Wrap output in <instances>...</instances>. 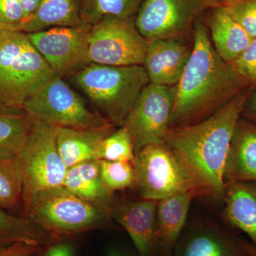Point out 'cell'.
<instances>
[{
	"instance_id": "17",
	"label": "cell",
	"mask_w": 256,
	"mask_h": 256,
	"mask_svg": "<svg viewBox=\"0 0 256 256\" xmlns=\"http://www.w3.org/2000/svg\"><path fill=\"white\" fill-rule=\"evenodd\" d=\"M198 196L196 194L188 192L158 201L156 223L160 256H173L176 242L186 225L192 202Z\"/></svg>"
},
{
	"instance_id": "3",
	"label": "cell",
	"mask_w": 256,
	"mask_h": 256,
	"mask_svg": "<svg viewBox=\"0 0 256 256\" xmlns=\"http://www.w3.org/2000/svg\"><path fill=\"white\" fill-rule=\"evenodd\" d=\"M77 87L114 126H124L149 78L142 66L88 63L70 74Z\"/></svg>"
},
{
	"instance_id": "9",
	"label": "cell",
	"mask_w": 256,
	"mask_h": 256,
	"mask_svg": "<svg viewBox=\"0 0 256 256\" xmlns=\"http://www.w3.org/2000/svg\"><path fill=\"white\" fill-rule=\"evenodd\" d=\"M148 44L134 18L106 16L90 26L88 62L116 66H142Z\"/></svg>"
},
{
	"instance_id": "18",
	"label": "cell",
	"mask_w": 256,
	"mask_h": 256,
	"mask_svg": "<svg viewBox=\"0 0 256 256\" xmlns=\"http://www.w3.org/2000/svg\"><path fill=\"white\" fill-rule=\"evenodd\" d=\"M223 200L225 220L256 246V182H226Z\"/></svg>"
},
{
	"instance_id": "21",
	"label": "cell",
	"mask_w": 256,
	"mask_h": 256,
	"mask_svg": "<svg viewBox=\"0 0 256 256\" xmlns=\"http://www.w3.org/2000/svg\"><path fill=\"white\" fill-rule=\"evenodd\" d=\"M63 186L82 200L101 206L110 208L114 202V192L102 178L100 160H88L68 168Z\"/></svg>"
},
{
	"instance_id": "11",
	"label": "cell",
	"mask_w": 256,
	"mask_h": 256,
	"mask_svg": "<svg viewBox=\"0 0 256 256\" xmlns=\"http://www.w3.org/2000/svg\"><path fill=\"white\" fill-rule=\"evenodd\" d=\"M174 98V86L150 82L144 88L124 126L132 139L136 154L144 146L164 142Z\"/></svg>"
},
{
	"instance_id": "6",
	"label": "cell",
	"mask_w": 256,
	"mask_h": 256,
	"mask_svg": "<svg viewBox=\"0 0 256 256\" xmlns=\"http://www.w3.org/2000/svg\"><path fill=\"white\" fill-rule=\"evenodd\" d=\"M134 185L140 196L160 201L180 194L210 196L206 188L164 143L150 144L132 162Z\"/></svg>"
},
{
	"instance_id": "12",
	"label": "cell",
	"mask_w": 256,
	"mask_h": 256,
	"mask_svg": "<svg viewBox=\"0 0 256 256\" xmlns=\"http://www.w3.org/2000/svg\"><path fill=\"white\" fill-rule=\"evenodd\" d=\"M90 26L82 24L26 34L32 44L54 73L63 77L88 64V48Z\"/></svg>"
},
{
	"instance_id": "10",
	"label": "cell",
	"mask_w": 256,
	"mask_h": 256,
	"mask_svg": "<svg viewBox=\"0 0 256 256\" xmlns=\"http://www.w3.org/2000/svg\"><path fill=\"white\" fill-rule=\"evenodd\" d=\"M222 4L220 0H142L134 24L148 41L180 38L202 13Z\"/></svg>"
},
{
	"instance_id": "37",
	"label": "cell",
	"mask_w": 256,
	"mask_h": 256,
	"mask_svg": "<svg viewBox=\"0 0 256 256\" xmlns=\"http://www.w3.org/2000/svg\"><path fill=\"white\" fill-rule=\"evenodd\" d=\"M252 256H256V246L255 244L252 245Z\"/></svg>"
},
{
	"instance_id": "35",
	"label": "cell",
	"mask_w": 256,
	"mask_h": 256,
	"mask_svg": "<svg viewBox=\"0 0 256 256\" xmlns=\"http://www.w3.org/2000/svg\"><path fill=\"white\" fill-rule=\"evenodd\" d=\"M247 116L252 120V124H256V90L252 92L248 100Z\"/></svg>"
},
{
	"instance_id": "4",
	"label": "cell",
	"mask_w": 256,
	"mask_h": 256,
	"mask_svg": "<svg viewBox=\"0 0 256 256\" xmlns=\"http://www.w3.org/2000/svg\"><path fill=\"white\" fill-rule=\"evenodd\" d=\"M22 216L50 234L54 240L102 228H114L110 208L82 200L64 186L35 197Z\"/></svg>"
},
{
	"instance_id": "25",
	"label": "cell",
	"mask_w": 256,
	"mask_h": 256,
	"mask_svg": "<svg viewBox=\"0 0 256 256\" xmlns=\"http://www.w3.org/2000/svg\"><path fill=\"white\" fill-rule=\"evenodd\" d=\"M142 0H80V16L92 26L106 16L136 18Z\"/></svg>"
},
{
	"instance_id": "24",
	"label": "cell",
	"mask_w": 256,
	"mask_h": 256,
	"mask_svg": "<svg viewBox=\"0 0 256 256\" xmlns=\"http://www.w3.org/2000/svg\"><path fill=\"white\" fill-rule=\"evenodd\" d=\"M54 239L36 224L23 216L10 214L0 208V248L16 242L44 247Z\"/></svg>"
},
{
	"instance_id": "16",
	"label": "cell",
	"mask_w": 256,
	"mask_h": 256,
	"mask_svg": "<svg viewBox=\"0 0 256 256\" xmlns=\"http://www.w3.org/2000/svg\"><path fill=\"white\" fill-rule=\"evenodd\" d=\"M224 182H256V124L238 121L224 168Z\"/></svg>"
},
{
	"instance_id": "15",
	"label": "cell",
	"mask_w": 256,
	"mask_h": 256,
	"mask_svg": "<svg viewBox=\"0 0 256 256\" xmlns=\"http://www.w3.org/2000/svg\"><path fill=\"white\" fill-rule=\"evenodd\" d=\"M192 48L180 38L149 41L143 67L150 82L174 86L180 82Z\"/></svg>"
},
{
	"instance_id": "22",
	"label": "cell",
	"mask_w": 256,
	"mask_h": 256,
	"mask_svg": "<svg viewBox=\"0 0 256 256\" xmlns=\"http://www.w3.org/2000/svg\"><path fill=\"white\" fill-rule=\"evenodd\" d=\"M80 0H42L36 12L24 22L18 31L33 33L58 26L82 24Z\"/></svg>"
},
{
	"instance_id": "36",
	"label": "cell",
	"mask_w": 256,
	"mask_h": 256,
	"mask_svg": "<svg viewBox=\"0 0 256 256\" xmlns=\"http://www.w3.org/2000/svg\"><path fill=\"white\" fill-rule=\"evenodd\" d=\"M106 256H129L127 254H124V252H120L118 250L116 249H110L108 250Z\"/></svg>"
},
{
	"instance_id": "5",
	"label": "cell",
	"mask_w": 256,
	"mask_h": 256,
	"mask_svg": "<svg viewBox=\"0 0 256 256\" xmlns=\"http://www.w3.org/2000/svg\"><path fill=\"white\" fill-rule=\"evenodd\" d=\"M54 74L26 33H0V110H22L26 99Z\"/></svg>"
},
{
	"instance_id": "27",
	"label": "cell",
	"mask_w": 256,
	"mask_h": 256,
	"mask_svg": "<svg viewBox=\"0 0 256 256\" xmlns=\"http://www.w3.org/2000/svg\"><path fill=\"white\" fill-rule=\"evenodd\" d=\"M98 158L110 162H132L136 158L132 139L126 127L114 131L101 142Z\"/></svg>"
},
{
	"instance_id": "39",
	"label": "cell",
	"mask_w": 256,
	"mask_h": 256,
	"mask_svg": "<svg viewBox=\"0 0 256 256\" xmlns=\"http://www.w3.org/2000/svg\"><path fill=\"white\" fill-rule=\"evenodd\" d=\"M4 30H8L5 28L4 26H3V25H2L1 24H0V33H1L2 32L4 31Z\"/></svg>"
},
{
	"instance_id": "1",
	"label": "cell",
	"mask_w": 256,
	"mask_h": 256,
	"mask_svg": "<svg viewBox=\"0 0 256 256\" xmlns=\"http://www.w3.org/2000/svg\"><path fill=\"white\" fill-rule=\"evenodd\" d=\"M252 90L244 89L200 122L170 128L165 136L164 144L188 166L210 196L223 200L224 168L229 148Z\"/></svg>"
},
{
	"instance_id": "32",
	"label": "cell",
	"mask_w": 256,
	"mask_h": 256,
	"mask_svg": "<svg viewBox=\"0 0 256 256\" xmlns=\"http://www.w3.org/2000/svg\"><path fill=\"white\" fill-rule=\"evenodd\" d=\"M42 247L26 242H16L0 248V256H31L41 250Z\"/></svg>"
},
{
	"instance_id": "2",
	"label": "cell",
	"mask_w": 256,
	"mask_h": 256,
	"mask_svg": "<svg viewBox=\"0 0 256 256\" xmlns=\"http://www.w3.org/2000/svg\"><path fill=\"white\" fill-rule=\"evenodd\" d=\"M174 89L170 128L203 120L246 89L217 53L203 23L195 24L192 54Z\"/></svg>"
},
{
	"instance_id": "28",
	"label": "cell",
	"mask_w": 256,
	"mask_h": 256,
	"mask_svg": "<svg viewBox=\"0 0 256 256\" xmlns=\"http://www.w3.org/2000/svg\"><path fill=\"white\" fill-rule=\"evenodd\" d=\"M100 161L102 178L111 192L114 193L134 188V170L132 162Z\"/></svg>"
},
{
	"instance_id": "20",
	"label": "cell",
	"mask_w": 256,
	"mask_h": 256,
	"mask_svg": "<svg viewBox=\"0 0 256 256\" xmlns=\"http://www.w3.org/2000/svg\"><path fill=\"white\" fill-rule=\"evenodd\" d=\"M210 11L208 26L214 46L224 62L230 64L248 46L252 38L223 4Z\"/></svg>"
},
{
	"instance_id": "19",
	"label": "cell",
	"mask_w": 256,
	"mask_h": 256,
	"mask_svg": "<svg viewBox=\"0 0 256 256\" xmlns=\"http://www.w3.org/2000/svg\"><path fill=\"white\" fill-rule=\"evenodd\" d=\"M114 128L82 129L55 126L58 152L67 168L94 159L98 160L99 148Z\"/></svg>"
},
{
	"instance_id": "38",
	"label": "cell",
	"mask_w": 256,
	"mask_h": 256,
	"mask_svg": "<svg viewBox=\"0 0 256 256\" xmlns=\"http://www.w3.org/2000/svg\"><path fill=\"white\" fill-rule=\"evenodd\" d=\"M222 3L232 2L236 1V0H220Z\"/></svg>"
},
{
	"instance_id": "30",
	"label": "cell",
	"mask_w": 256,
	"mask_h": 256,
	"mask_svg": "<svg viewBox=\"0 0 256 256\" xmlns=\"http://www.w3.org/2000/svg\"><path fill=\"white\" fill-rule=\"evenodd\" d=\"M222 4L248 34L256 38V0H236Z\"/></svg>"
},
{
	"instance_id": "7",
	"label": "cell",
	"mask_w": 256,
	"mask_h": 256,
	"mask_svg": "<svg viewBox=\"0 0 256 256\" xmlns=\"http://www.w3.org/2000/svg\"><path fill=\"white\" fill-rule=\"evenodd\" d=\"M16 160L22 183V210L35 197L63 186L68 168L58 152L55 126L35 120Z\"/></svg>"
},
{
	"instance_id": "23",
	"label": "cell",
	"mask_w": 256,
	"mask_h": 256,
	"mask_svg": "<svg viewBox=\"0 0 256 256\" xmlns=\"http://www.w3.org/2000/svg\"><path fill=\"white\" fill-rule=\"evenodd\" d=\"M34 124L35 119L24 111L0 110V158H16Z\"/></svg>"
},
{
	"instance_id": "14",
	"label": "cell",
	"mask_w": 256,
	"mask_h": 256,
	"mask_svg": "<svg viewBox=\"0 0 256 256\" xmlns=\"http://www.w3.org/2000/svg\"><path fill=\"white\" fill-rule=\"evenodd\" d=\"M158 201L139 200L114 202L111 216L126 230L140 256H156L158 248L156 210Z\"/></svg>"
},
{
	"instance_id": "8",
	"label": "cell",
	"mask_w": 256,
	"mask_h": 256,
	"mask_svg": "<svg viewBox=\"0 0 256 256\" xmlns=\"http://www.w3.org/2000/svg\"><path fill=\"white\" fill-rule=\"evenodd\" d=\"M22 110L54 126L82 129L114 127L102 114L89 110L82 98L56 74L26 99Z\"/></svg>"
},
{
	"instance_id": "13",
	"label": "cell",
	"mask_w": 256,
	"mask_h": 256,
	"mask_svg": "<svg viewBox=\"0 0 256 256\" xmlns=\"http://www.w3.org/2000/svg\"><path fill=\"white\" fill-rule=\"evenodd\" d=\"M254 244L212 220L185 226L172 256H252Z\"/></svg>"
},
{
	"instance_id": "26",
	"label": "cell",
	"mask_w": 256,
	"mask_h": 256,
	"mask_svg": "<svg viewBox=\"0 0 256 256\" xmlns=\"http://www.w3.org/2000/svg\"><path fill=\"white\" fill-rule=\"evenodd\" d=\"M0 208L22 213V183L16 158H0Z\"/></svg>"
},
{
	"instance_id": "29",
	"label": "cell",
	"mask_w": 256,
	"mask_h": 256,
	"mask_svg": "<svg viewBox=\"0 0 256 256\" xmlns=\"http://www.w3.org/2000/svg\"><path fill=\"white\" fill-rule=\"evenodd\" d=\"M245 88H256V38L232 63L229 64Z\"/></svg>"
},
{
	"instance_id": "34",
	"label": "cell",
	"mask_w": 256,
	"mask_h": 256,
	"mask_svg": "<svg viewBox=\"0 0 256 256\" xmlns=\"http://www.w3.org/2000/svg\"><path fill=\"white\" fill-rule=\"evenodd\" d=\"M20 1H21L24 12V22L36 12L42 0H20Z\"/></svg>"
},
{
	"instance_id": "33",
	"label": "cell",
	"mask_w": 256,
	"mask_h": 256,
	"mask_svg": "<svg viewBox=\"0 0 256 256\" xmlns=\"http://www.w3.org/2000/svg\"><path fill=\"white\" fill-rule=\"evenodd\" d=\"M44 256H75V252L68 242H56L48 246Z\"/></svg>"
},
{
	"instance_id": "31",
	"label": "cell",
	"mask_w": 256,
	"mask_h": 256,
	"mask_svg": "<svg viewBox=\"0 0 256 256\" xmlns=\"http://www.w3.org/2000/svg\"><path fill=\"white\" fill-rule=\"evenodd\" d=\"M24 21L20 0H0V24L8 30L18 31Z\"/></svg>"
}]
</instances>
